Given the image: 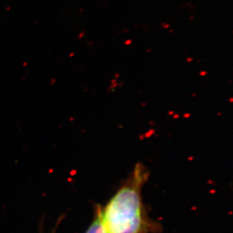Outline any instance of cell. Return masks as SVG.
Here are the masks:
<instances>
[{
  "instance_id": "2",
  "label": "cell",
  "mask_w": 233,
  "mask_h": 233,
  "mask_svg": "<svg viewBox=\"0 0 233 233\" xmlns=\"http://www.w3.org/2000/svg\"><path fill=\"white\" fill-rule=\"evenodd\" d=\"M85 233H106L104 226L103 225L102 220H101L100 212L96 216L95 219L93 221V222L89 226V229L87 230Z\"/></svg>"
},
{
  "instance_id": "1",
  "label": "cell",
  "mask_w": 233,
  "mask_h": 233,
  "mask_svg": "<svg viewBox=\"0 0 233 233\" xmlns=\"http://www.w3.org/2000/svg\"><path fill=\"white\" fill-rule=\"evenodd\" d=\"M145 177L143 167L136 166L131 180L100 211L106 233L141 232L143 218L140 189Z\"/></svg>"
}]
</instances>
